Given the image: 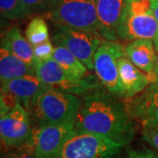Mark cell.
Returning <instances> with one entry per match:
<instances>
[{"mask_svg":"<svg viewBox=\"0 0 158 158\" xmlns=\"http://www.w3.org/2000/svg\"><path fill=\"white\" fill-rule=\"evenodd\" d=\"M82 98L83 105L76 119L77 132L101 136L122 147L134 140L136 123L120 98L101 88Z\"/></svg>","mask_w":158,"mask_h":158,"instance_id":"cell-1","label":"cell"},{"mask_svg":"<svg viewBox=\"0 0 158 158\" xmlns=\"http://www.w3.org/2000/svg\"><path fill=\"white\" fill-rule=\"evenodd\" d=\"M82 105V97L48 87L34 97L29 112L38 126L62 124L76 120Z\"/></svg>","mask_w":158,"mask_h":158,"instance_id":"cell-2","label":"cell"},{"mask_svg":"<svg viewBox=\"0 0 158 158\" xmlns=\"http://www.w3.org/2000/svg\"><path fill=\"white\" fill-rule=\"evenodd\" d=\"M118 40H152L158 54V21L152 0H129L118 31Z\"/></svg>","mask_w":158,"mask_h":158,"instance_id":"cell-3","label":"cell"},{"mask_svg":"<svg viewBox=\"0 0 158 158\" xmlns=\"http://www.w3.org/2000/svg\"><path fill=\"white\" fill-rule=\"evenodd\" d=\"M47 16L54 24L99 35L96 0H56Z\"/></svg>","mask_w":158,"mask_h":158,"instance_id":"cell-4","label":"cell"},{"mask_svg":"<svg viewBox=\"0 0 158 158\" xmlns=\"http://www.w3.org/2000/svg\"><path fill=\"white\" fill-rule=\"evenodd\" d=\"M35 74L48 87L79 97L104 88L97 76L91 74L83 78L73 77L62 69L53 58L35 62Z\"/></svg>","mask_w":158,"mask_h":158,"instance_id":"cell-5","label":"cell"},{"mask_svg":"<svg viewBox=\"0 0 158 158\" xmlns=\"http://www.w3.org/2000/svg\"><path fill=\"white\" fill-rule=\"evenodd\" d=\"M51 40L55 46L66 48L90 72L94 71V56L104 40L100 36L85 30L54 24Z\"/></svg>","mask_w":158,"mask_h":158,"instance_id":"cell-6","label":"cell"},{"mask_svg":"<svg viewBox=\"0 0 158 158\" xmlns=\"http://www.w3.org/2000/svg\"><path fill=\"white\" fill-rule=\"evenodd\" d=\"M123 148L106 138L77 131L55 158H118Z\"/></svg>","mask_w":158,"mask_h":158,"instance_id":"cell-7","label":"cell"},{"mask_svg":"<svg viewBox=\"0 0 158 158\" xmlns=\"http://www.w3.org/2000/svg\"><path fill=\"white\" fill-rule=\"evenodd\" d=\"M34 128L30 113L18 102L11 112L0 118V138L2 146L10 150L32 143Z\"/></svg>","mask_w":158,"mask_h":158,"instance_id":"cell-8","label":"cell"},{"mask_svg":"<svg viewBox=\"0 0 158 158\" xmlns=\"http://www.w3.org/2000/svg\"><path fill=\"white\" fill-rule=\"evenodd\" d=\"M125 46L118 40H104L94 56V72L109 92L119 98L118 59L125 56Z\"/></svg>","mask_w":158,"mask_h":158,"instance_id":"cell-9","label":"cell"},{"mask_svg":"<svg viewBox=\"0 0 158 158\" xmlns=\"http://www.w3.org/2000/svg\"><path fill=\"white\" fill-rule=\"evenodd\" d=\"M76 132V120L34 127L33 142L36 157L55 158Z\"/></svg>","mask_w":158,"mask_h":158,"instance_id":"cell-10","label":"cell"},{"mask_svg":"<svg viewBox=\"0 0 158 158\" xmlns=\"http://www.w3.org/2000/svg\"><path fill=\"white\" fill-rule=\"evenodd\" d=\"M131 118L143 128L158 130V84L151 83L140 94L124 99Z\"/></svg>","mask_w":158,"mask_h":158,"instance_id":"cell-11","label":"cell"},{"mask_svg":"<svg viewBox=\"0 0 158 158\" xmlns=\"http://www.w3.org/2000/svg\"><path fill=\"white\" fill-rule=\"evenodd\" d=\"M129 0H96L99 35L106 40H118V31Z\"/></svg>","mask_w":158,"mask_h":158,"instance_id":"cell-12","label":"cell"},{"mask_svg":"<svg viewBox=\"0 0 158 158\" xmlns=\"http://www.w3.org/2000/svg\"><path fill=\"white\" fill-rule=\"evenodd\" d=\"M119 98L127 99L140 94L151 84L149 75L143 72L126 56L118 59Z\"/></svg>","mask_w":158,"mask_h":158,"instance_id":"cell-13","label":"cell"},{"mask_svg":"<svg viewBox=\"0 0 158 158\" xmlns=\"http://www.w3.org/2000/svg\"><path fill=\"white\" fill-rule=\"evenodd\" d=\"M125 56L134 65L148 75L155 70L157 62V52L152 40L137 39L125 46Z\"/></svg>","mask_w":158,"mask_h":158,"instance_id":"cell-14","label":"cell"},{"mask_svg":"<svg viewBox=\"0 0 158 158\" xmlns=\"http://www.w3.org/2000/svg\"><path fill=\"white\" fill-rule=\"evenodd\" d=\"M48 86L45 85L36 74L27 75L12 79L1 85V91H8L17 98L19 102L29 112L30 105L38 93Z\"/></svg>","mask_w":158,"mask_h":158,"instance_id":"cell-15","label":"cell"},{"mask_svg":"<svg viewBox=\"0 0 158 158\" xmlns=\"http://www.w3.org/2000/svg\"><path fill=\"white\" fill-rule=\"evenodd\" d=\"M1 46L6 48L15 56L22 60L30 67L35 69L34 47L27 39L23 36L20 29L11 27L2 36Z\"/></svg>","mask_w":158,"mask_h":158,"instance_id":"cell-16","label":"cell"},{"mask_svg":"<svg viewBox=\"0 0 158 158\" xmlns=\"http://www.w3.org/2000/svg\"><path fill=\"white\" fill-rule=\"evenodd\" d=\"M35 74V69L30 67L19 58L15 56L6 48L0 49V81L1 85L12 79L27 75Z\"/></svg>","mask_w":158,"mask_h":158,"instance_id":"cell-17","label":"cell"},{"mask_svg":"<svg viewBox=\"0 0 158 158\" xmlns=\"http://www.w3.org/2000/svg\"><path fill=\"white\" fill-rule=\"evenodd\" d=\"M53 59L60 65L62 69L73 77L83 78L91 75L85 64L64 47L55 46Z\"/></svg>","mask_w":158,"mask_h":158,"instance_id":"cell-18","label":"cell"},{"mask_svg":"<svg viewBox=\"0 0 158 158\" xmlns=\"http://www.w3.org/2000/svg\"><path fill=\"white\" fill-rule=\"evenodd\" d=\"M25 37L33 47L49 40V30L45 19L41 16L32 19L26 28Z\"/></svg>","mask_w":158,"mask_h":158,"instance_id":"cell-19","label":"cell"},{"mask_svg":"<svg viewBox=\"0 0 158 158\" xmlns=\"http://www.w3.org/2000/svg\"><path fill=\"white\" fill-rule=\"evenodd\" d=\"M1 18L10 20H19L29 16L28 11L21 0H0Z\"/></svg>","mask_w":158,"mask_h":158,"instance_id":"cell-20","label":"cell"},{"mask_svg":"<svg viewBox=\"0 0 158 158\" xmlns=\"http://www.w3.org/2000/svg\"><path fill=\"white\" fill-rule=\"evenodd\" d=\"M29 14L45 13L47 14L54 6L56 0H21Z\"/></svg>","mask_w":158,"mask_h":158,"instance_id":"cell-21","label":"cell"},{"mask_svg":"<svg viewBox=\"0 0 158 158\" xmlns=\"http://www.w3.org/2000/svg\"><path fill=\"white\" fill-rule=\"evenodd\" d=\"M54 49H55V46L51 40L39 45L34 46V62H39V61H46V60L53 58Z\"/></svg>","mask_w":158,"mask_h":158,"instance_id":"cell-22","label":"cell"},{"mask_svg":"<svg viewBox=\"0 0 158 158\" xmlns=\"http://www.w3.org/2000/svg\"><path fill=\"white\" fill-rule=\"evenodd\" d=\"M1 158H37L34 152V142L17 148L10 149L6 154H3Z\"/></svg>","mask_w":158,"mask_h":158,"instance_id":"cell-23","label":"cell"},{"mask_svg":"<svg viewBox=\"0 0 158 158\" xmlns=\"http://www.w3.org/2000/svg\"><path fill=\"white\" fill-rule=\"evenodd\" d=\"M1 106H0V114L1 117L11 112L13 108L16 106L19 100L11 92L8 91H1Z\"/></svg>","mask_w":158,"mask_h":158,"instance_id":"cell-24","label":"cell"},{"mask_svg":"<svg viewBox=\"0 0 158 158\" xmlns=\"http://www.w3.org/2000/svg\"><path fill=\"white\" fill-rule=\"evenodd\" d=\"M127 158H158V151L154 148H132L127 152Z\"/></svg>","mask_w":158,"mask_h":158,"instance_id":"cell-25","label":"cell"},{"mask_svg":"<svg viewBox=\"0 0 158 158\" xmlns=\"http://www.w3.org/2000/svg\"><path fill=\"white\" fill-rule=\"evenodd\" d=\"M141 138L154 149L158 151V130L143 128L141 130Z\"/></svg>","mask_w":158,"mask_h":158,"instance_id":"cell-26","label":"cell"},{"mask_svg":"<svg viewBox=\"0 0 158 158\" xmlns=\"http://www.w3.org/2000/svg\"><path fill=\"white\" fill-rule=\"evenodd\" d=\"M150 77H151V83H156V84H158V54L156 65V68H155L154 72L150 75Z\"/></svg>","mask_w":158,"mask_h":158,"instance_id":"cell-27","label":"cell"},{"mask_svg":"<svg viewBox=\"0 0 158 158\" xmlns=\"http://www.w3.org/2000/svg\"><path fill=\"white\" fill-rule=\"evenodd\" d=\"M153 2V10H154V13H155V16L156 18L158 21V2L156 1H152Z\"/></svg>","mask_w":158,"mask_h":158,"instance_id":"cell-28","label":"cell"},{"mask_svg":"<svg viewBox=\"0 0 158 158\" xmlns=\"http://www.w3.org/2000/svg\"><path fill=\"white\" fill-rule=\"evenodd\" d=\"M152 1H156V2H158V0H152Z\"/></svg>","mask_w":158,"mask_h":158,"instance_id":"cell-29","label":"cell"}]
</instances>
